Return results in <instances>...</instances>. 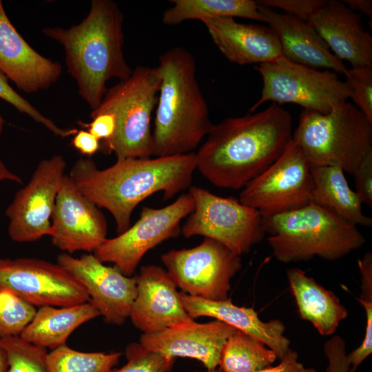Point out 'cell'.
<instances>
[{
  "label": "cell",
  "instance_id": "6da1fadb",
  "mask_svg": "<svg viewBox=\"0 0 372 372\" xmlns=\"http://www.w3.org/2000/svg\"><path fill=\"white\" fill-rule=\"evenodd\" d=\"M292 135V117L276 103L226 118L195 153L196 169L216 187L242 189L282 154Z\"/></svg>",
  "mask_w": 372,
  "mask_h": 372
},
{
  "label": "cell",
  "instance_id": "7a4b0ae2",
  "mask_svg": "<svg viewBox=\"0 0 372 372\" xmlns=\"http://www.w3.org/2000/svg\"><path fill=\"white\" fill-rule=\"evenodd\" d=\"M196 169V154L118 158L100 169L90 158H79L70 177L77 189L99 207L110 212L121 234L130 227L135 207L152 194L162 192L169 200L191 187Z\"/></svg>",
  "mask_w": 372,
  "mask_h": 372
},
{
  "label": "cell",
  "instance_id": "3957f363",
  "mask_svg": "<svg viewBox=\"0 0 372 372\" xmlns=\"http://www.w3.org/2000/svg\"><path fill=\"white\" fill-rule=\"evenodd\" d=\"M123 14L111 0H92L87 15L69 28H45L43 33L65 52L67 70L92 110L101 103L112 79H127L133 70L123 54Z\"/></svg>",
  "mask_w": 372,
  "mask_h": 372
},
{
  "label": "cell",
  "instance_id": "277c9868",
  "mask_svg": "<svg viewBox=\"0 0 372 372\" xmlns=\"http://www.w3.org/2000/svg\"><path fill=\"white\" fill-rule=\"evenodd\" d=\"M161 79L152 131L153 156L192 152L214 123L200 90L193 55L174 47L159 57Z\"/></svg>",
  "mask_w": 372,
  "mask_h": 372
},
{
  "label": "cell",
  "instance_id": "5b68a950",
  "mask_svg": "<svg viewBox=\"0 0 372 372\" xmlns=\"http://www.w3.org/2000/svg\"><path fill=\"white\" fill-rule=\"evenodd\" d=\"M262 223L266 234H269L267 240L273 255L283 263L309 260L316 256L336 260L366 242L356 225L313 202L262 218Z\"/></svg>",
  "mask_w": 372,
  "mask_h": 372
},
{
  "label": "cell",
  "instance_id": "8992f818",
  "mask_svg": "<svg viewBox=\"0 0 372 372\" xmlns=\"http://www.w3.org/2000/svg\"><path fill=\"white\" fill-rule=\"evenodd\" d=\"M292 138L311 166H335L353 174L372 152V123L346 101L327 114L303 110Z\"/></svg>",
  "mask_w": 372,
  "mask_h": 372
},
{
  "label": "cell",
  "instance_id": "52a82bcc",
  "mask_svg": "<svg viewBox=\"0 0 372 372\" xmlns=\"http://www.w3.org/2000/svg\"><path fill=\"white\" fill-rule=\"evenodd\" d=\"M161 79L156 68L138 66L126 80L107 89L90 117L100 113L115 116L113 136L100 142L103 154L114 153L117 159L153 156L151 120L157 103Z\"/></svg>",
  "mask_w": 372,
  "mask_h": 372
},
{
  "label": "cell",
  "instance_id": "ba28073f",
  "mask_svg": "<svg viewBox=\"0 0 372 372\" xmlns=\"http://www.w3.org/2000/svg\"><path fill=\"white\" fill-rule=\"evenodd\" d=\"M254 68L261 75L263 86L260 98L249 113L271 101L279 105L295 103L304 110L327 114L351 97L346 82L328 70L321 71L294 63L283 56L256 65Z\"/></svg>",
  "mask_w": 372,
  "mask_h": 372
},
{
  "label": "cell",
  "instance_id": "9c48e42d",
  "mask_svg": "<svg viewBox=\"0 0 372 372\" xmlns=\"http://www.w3.org/2000/svg\"><path fill=\"white\" fill-rule=\"evenodd\" d=\"M188 193L194 208L180 228L185 237L202 236L214 240L240 256L264 238L262 218L256 209L199 187L191 186Z\"/></svg>",
  "mask_w": 372,
  "mask_h": 372
},
{
  "label": "cell",
  "instance_id": "30bf717a",
  "mask_svg": "<svg viewBox=\"0 0 372 372\" xmlns=\"http://www.w3.org/2000/svg\"><path fill=\"white\" fill-rule=\"evenodd\" d=\"M313 187L311 165L292 138L282 154L242 188L238 200L267 218L311 203Z\"/></svg>",
  "mask_w": 372,
  "mask_h": 372
},
{
  "label": "cell",
  "instance_id": "8fae6325",
  "mask_svg": "<svg viewBox=\"0 0 372 372\" xmlns=\"http://www.w3.org/2000/svg\"><path fill=\"white\" fill-rule=\"evenodd\" d=\"M161 260L182 292L216 301L229 298L231 280L242 267L240 256L207 238L194 247L169 251Z\"/></svg>",
  "mask_w": 372,
  "mask_h": 372
},
{
  "label": "cell",
  "instance_id": "7c38bea8",
  "mask_svg": "<svg viewBox=\"0 0 372 372\" xmlns=\"http://www.w3.org/2000/svg\"><path fill=\"white\" fill-rule=\"evenodd\" d=\"M194 208L189 193L162 208L143 206L138 220L132 227L114 238H107L93 254L102 262H112L124 275L132 276L149 250L180 234V221Z\"/></svg>",
  "mask_w": 372,
  "mask_h": 372
},
{
  "label": "cell",
  "instance_id": "4fadbf2b",
  "mask_svg": "<svg viewBox=\"0 0 372 372\" xmlns=\"http://www.w3.org/2000/svg\"><path fill=\"white\" fill-rule=\"evenodd\" d=\"M0 289L34 307H68L89 302L85 289L66 269L38 258H0Z\"/></svg>",
  "mask_w": 372,
  "mask_h": 372
},
{
  "label": "cell",
  "instance_id": "5bb4252c",
  "mask_svg": "<svg viewBox=\"0 0 372 372\" xmlns=\"http://www.w3.org/2000/svg\"><path fill=\"white\" fill-rule=\"evenodd\" d=\"M61 155L42 160L28 183L19 189L6 211L8 234L17 242H29L50 236L55 200L65 176Z\"/></svg>",
  "mask_w": 372,
  "mask_h": 372
},
{
  "label": "cell",
  "instance_id": "9a60e30c",
  "mask_svg": "<svg viewBox=\"0 0 372 372\" xmlns=\"http://www.w3.org/2000/svg\"><path fill=\"white\" fill-rule=\"evenodd\" d=\"M57 263L83 286L89 302L107 323L121 325L130 317L136 296L134 276H127L116 267L104 265L92 254L74 258L63 253L57 256Z\"/></svg>",
  "mask_w": 372,
  "mask_h": 372
},
{
  "label": "cell",
  "instance_id": "2e32d148",
  "mask_svg": "<svg viewBox=\"0 0 372 372\" xmlns=\"http://www.w3.org/2000/svg\"><path fill=\"white\" fill-rule=\"evenodd\" d=\"M51 218L52 242L68 254L94 252L107 239L104 214L77 189L69 175L63 178Z\"/></svg>",
  "mask_w": 372,
  "mask_h": 372
},
{
  "label": "cell",
  "instance_id": "e0dca14e",
  "mask_svg": "<svg viewBox=\"0 0 372 372\" xmlns=\"http://www.w3.org/2000/svg\"><path fill=\"white\" fill-rule=\"evenodd\" d=\"M134 277L136 296L129 318L143 333L194 320L184 309L177 287L165 269L145 265Z\"/></svg>",
  "mask_w": 372,
  "mask_h": 372
},
{
  "label": "cell",
  "instance_id": "ac0fdd59",
  "mask_svg": "<svg viewBox=\"0 0 372 372\" xmlns=\"http://www.w3.org/2000/svg\"><path fill=\"white\" fill-rule=\"evenodd\" d=\"M236 329L215 320L206 323L194 320L152 333H142L139 343L165 356L195 359L207 369H215L223 349Z\"/></svg>",
  "mask_w": 372,
  "mask_h": 372
},
{
  "label": "cell",
  "instance_id": "d6986e66",
  "mask_svg": "<svg viewBox=\"0 0 372 372\" xmlns=\"http://www.w3.org/2000/svg\"><path fill=\"white\" fill-rule=\"evenodd\" d=\"M0 72L26 93L48 89L62 67L34 50L10 21L0 1Z\"/></svg>",
  "mask_w": 372,
  "mask_h": 372
},
{
  "label": "cell",
  "instance_id": "ffe728a7",
  "mask_svg": "<svg viewBox=\"0 0 372 372\" xmlns=\"http://www.w3.org/2000/svg\"><path fill=\"white\" fill-rule=\"evenodd\" d=\"M307 22L340 61L352 67H372V37L360 16L343 1L329 0Z\"/></svg>",
  "mask_w": 372,
  "mask_h": 372
},
{
  "label": "cell",
  "instance_id": "44dd1931",
  "mask_svg": "<svg viewBox=\"0 0 372 372\" xmlns=\"http://www.w3.org/2000/svg\"><path fill=\"white\" fill-rule=\"evenodd\" d=\"M201 21L218 49L231 62L258 65L282 56L278 38L271 28L239 23L231 17Z\"/></svg>",
  "mask_w": 372,
  "mask_h": 372
},
{
  "label": "cell",
  "instance_id": "7402d4cb",
  "mask_svg": "<svg viewBox=\"0 0 372 372\" xmlns=\"http://www.w3.org/2000/svg\"><path fill=\"white\" fill-rule=\"evenodd\" d=\"M259 10L277 35L283 57L299 65L332 69L344 74L347 68L307 21L260 5Z\"/></svg>",
  "mask_w": 372,
  "mask_h": 372
},
{
  "label": "cell",
  "instance_id": "603a6c76",
  "mask_svg": "<svg viewBox=\"0 0 372 372\" xmlns=\"http://www.w3.org/2000/svg\"><path fill=\"white\" fill-rule=\"evenodd\" d=\"M180 298L188 315L196 319L211 317L247 333L264 343L280 360L290 349V340L285 335V326L278 319L262 321L252 307H239L230 298L210 300L192 296L183 292Z\"/></svg>",
  "mask_w": 372,
  "mask_h": 372
},
{
  "label": "cell",
  "instance_id": "cb8c5ba5",
  "mask_svg": "<svg viewBox=\"0 0 372 372\" xmlns=\"http://www.w3.org/2000/svg\"><path fill=\"white\" fill-rule=\"evenodd\" d=\"M287 278L300 318L309 322L321 335H333L349 315L340 298L300 268L287 269Z\"/></svg>",
  "mask_w": 372,
  "mask_h": 372
},
{
  "label": "cell",
  "instance_id": "d4e9b609",
  "mask_svg": "<svg viewBox=\"0 0 372 372\" xmlns=\"http://www.w3.org/2000/svg\"><path fill=\"white\" fill-rule=\"evenodd\" d=\"M99 316L90 302L68 307H41L20 337L34 345L53 350L66 344L78 327Z\"/></svg>",
  "mask_w": 372,
  "mask_h": 372
},
{
  "label": "cell",
  "instance_id": "484cf974",
  "mask_svg": "<svg viewBox=\"0 0 372 372\" xmlns=\"http://www.w3.org/2000/svg\"><path fill=\"white\" fill-rule=\"evenodd\" d=\"M311 172L313 184L311 202L356 226L372 225L371 218L362 212V203L355 191L350 188L341 168L311 166Z\"/></svg>",
  "mask_w": 372,
  "mask_h": 372
},
{
  "label": "cell",
  "instance_id": "4316f807",
  "mask_svg": "<svg viewBox=\"0 0 372 372\" xmlns=\"http://www.w3.org/2000/svg\"><path fill=\"white\" fill-rule=\"evenodd\" d=\"M173 6L166 9L162 21L167 25H178L185 21L216 17H241L266 23L253 0H172Z\"/></svg>",
  "mask_w": 372,
  "mask_h": 372
},
{
  "label": "cell",
  "instance_id": "83f0119b",
  "mask_svg": "<svg viewBox=\"0 0 372 372\" xmlns=\"http://www.w3.org/2000/svg\"><path fill=\"white\" fill-rule=\"evenodd\" d=\"M277 358L261 341L236 329L223 349L218 369L221 372H256L271 366Z\"/></svg>",
  "mask_w": 372,
  "mask_h": 372
},
{
  "label": "cell",
  "instance_id": "f1b7e54d",
  "mask_svg": "<svg viewBox=\"0 0 372 372\" xmlns=\"http://www.w3.org/2000/svg\"><path fill=\"white\" fill-rule=\"evenodd\" d=\"M121 352H83L67 344L48 353L49 372H109L119 362Z\"/></svg>",
  "mask_w": 372,
  "mask_h": 372
},
{
  "label": "cell",
  "instance_id": "f546056e",
  "mask_svg": "<svg viewBox=\"0 0 372 372\" xmlns=\"http://www.w3.org/2000/svg\"><path fill=\"white\" fill-rule=\"evenodd\" d=\"M361 278V292L358 300L365 311L366 326L361 344L347 354L350 372L357 369L372 353V254L366 252L358 261Z\"/></svg>",
  "mask_w": 372,
  "mask_h": 372
},
{
  "label": "cell",
  "instance_id": "4dcf8cb0",
  "mask_svg": "<svg viewBox=\"0 0 372 372\" xmlns=\"http://www.w3.org/2000/svg\"><path fill=\"white\" fill-rule=\"evenodd\" d=\"M0 346L7 354V372H49L46 349L34 345L20 336L0 338Z\"/></svg>",
  "mask_w": 372,
  "mask_h": 372
},
{
  "label": "cell",
  "instance_id": "1f68e13d",
  "mask_svg": "<svg viewBox=\"0 0 372 372\" xmlns=\"http://www.w3.org/2000/svg\"><path fill=\"white\" fill-rule=\"evenodd\" d=\"M37 310L12 292L0 289V338L20 336Z\"/></svg>",
  "mask_w": 372,
  "mask_h": 372
},
{
  "label": "cell",
  "instance_id": "d6a6232c",
  "mask_svg": "<svg viewBox=\"0 0 372 372\" xmlns=\"http://www.w3.org/2000/svg\"><path fill=\"white\" fill-rule=\"evenodd\" d=\"M127 362L109 372H169L174 358L145 349L139 342L128 344L125 351Z\"/></svg>",
  "mask_w": 372,
  "mask_h": 372
},
{
  "label": "cell",
  "instance_id": "836d02e7",
  "mask_svg": "<svg viewBox=\"0 0 372 372\" xmlns=\"http://www.w3.org/2000/svg\"><path fill=\"white\" fill-rule=\"evenodd\" d=\"M6 76L0 72V99L12 105L19 112L25 114L34 121L42 124L56 136L63 138L74 135L78 130L62 129L52 121L43 116L28 101L18 94L8 83Z\"/></svg>",
  "mask_w": 372,
  "mask_h": 372
},
{
  "label": "cell",
  "instance_id": "e575fe53",
  "mask_svg": "<svg viewBox=\"0 0 372 372\" xmlns=\"http://www.w3.org/2000/svg\"><path fill=\"white\" fill-rule=\"evenodd\" d=\"M355 105L372 123V67H352L344 73Z\"/></svg>",
  "mask_w": 372,
  "mask_h": 372
},
{
  "label": "cell",
  "instance_id": "d590c367",
  "mask_svg": "<svg viewBox=\"0 0 372 372\" xmlns=\"http://www.w3.org/2000/svg\"><path fill=\"white\" fill-rule=\"evenodd\" d=\"M326 0H260L257 3L269 8H279L302 21L310 17L323 7Z\"/></svg>",
  "mask_w": 372,
  "mask_h": 372
},
{
  "label": "cell",
  "instance_id": "8d00e7d4",
  "mask_svg": "<svg viewBox=\"0 0 372 372\" xmlns=\"http://www.w3.org/2000/svg\"><path fill=\"white\" fill-rule=\"evenodd\" d=\"M323 351L328 361L325 372H350L346 343L340 335H335L327 340Z\"/></svg>",
  "mask_w": 372,
  "mask_h": 372
},
{
  "label": "cell",
  "instance_id": "74e56055",
  "mask_svg": "<svg viewBox=\"0 0 372 372\" xmlns=\"http://www.w3.org/2000/svg\"><path fill=\"white\" fill-rule=\"evenodd\" d=\"M358 196L362 203L372 207V152L353 174Z\"/></svg>",
  "mask_w": 372,
  "mask_h": 372
},
{
  "label": "cell",
  "instance_id": "f35d334b",
  "mask_svg": "<svg viewBox=\"0 0 372 372\" xmlns=\"http://www.w3.org/2000/svg\"><path fill=\"white\" fill-rule=\"evenodd\" d=\"M92 119L90 123L79 121L78 123L100 141L108 140L113 136L116 128L115 116L113 114L100 113L92 116Z\"/></svg>",
  "mask_w": 372,
  "mask_h": 372
},
{
  "label": "cell",
  "instance_id": "ab89813d",
  "mask_svg": "<svg viewBox=\"0 0 372 372\" xmlns=\"http://www.w3.org/2000/svg\"><path fill=\"white\" fill-rule=\"evenodd\" d=\"M256 372H316V370L304 366L298 361V352L289 349L278 364L269 366Z\"/></svg>",
  "mask_w": 372,
  "mask_h": 372
},
{
  "label": "cell",
  "instance_id": "60d3db41",
  "mask_svg": "<svg viewBox=\"0 0 372 372\" xmlns=\"http://www.w3.org/2000/svg\"><path fill=\"white\" fill-rule=\"evenodd\" d=\"M71 143L81 154L89 157L100 149V141L85 130H78Z\"/></svg>",
  "mask_w": 372,
  "mask_h": 372
},
{
  "label": "cell",
  "instance_id": "b9f144b4",
  "mask_svg": "<svg viewBox=\"0 0 372 372\" xmlns=\"http://www.w3.org/2000/svg\"><path fill=\"white\" fill-rule=\"evenodd\" d=\"M344 4L353 12L359 11L372 19V1L371 0H344Z\"/></svg>",
  "mask_w": 372,
  "mask_h": 372
},
{
  "label": "cell",
  "instance_id": "7bdbcfd3",
  "mask_svg": "<svg viewBox=\"0 0 372 372\" xmlns=\"http://www.w3.org/2000/svg\"><path fill=\"white\" fill-rule=\"evenodd\" d=\"M4 119L0 115V136L3 131ZM3 180H10L17 183H22V180L18 175L10 172L3 164L0 158V183Z\"/></svg>",
  "mask_w": 372,
  "mask_h": 372
},
{
  "label": "cell",
  "instance_id": "ee69618b",
  "mask_svg": "<svg viewBox=\"0 0 372 372\" xmlns=\"http://www.w3.org/2000/svg\"><path fill=\"white\" fill-rule=\"evenodd\" d=\"M8 361L6 351L0 346V372H7Z\"/></svg>",
  "mask_w": 372,
  "mask_h": 372
},
{
  "label": "cell",
  "instance_id": "f6af8a7d",
  "mask_svg": "<svg viewBox=\"0 0 372 372\" xmlns=\"http://www.w3.org/2000/svg\"><path fill=\"white\" fill-rule=\"evenodd\" d=\"M203 372H221L219 369H207L205 371Z\"/></svg>",
  "mask_w": 372,
  "mask_h": 372
}]
</instances>
